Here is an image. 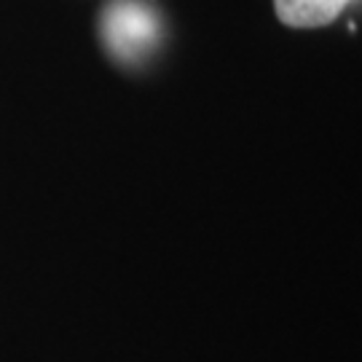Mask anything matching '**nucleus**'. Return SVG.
Here are the masks:
<instances>
[{"instance_id":"obj_1","label":"nucleus","mask_w":362,"mask_h":362,"mask_svg":"<svg viewBox=\"0 0 362 362\" xmlns=\"http://www.w3.org/2000/svg\"><path fill=\"white\" fill-rule=\"evenodd\" d=\"M158 38V19L134 0H116L103 13V40L121 62H137L151 54Z\"/></svg>"},{"instance_id":"obj_2","label":"nucleus","mask_w":362,"mask_h":362,"mask_svg":"<svg viewBox=\"0 0 362 362\" xmlns=\"http://www.w3.org/2000/svg\"><path fill=\"white\" fill-rule=\"evenodd\" d=\"M349 0H274L276 16L290 27H322L346 8Z\"/></svg>"}]
</instances>
